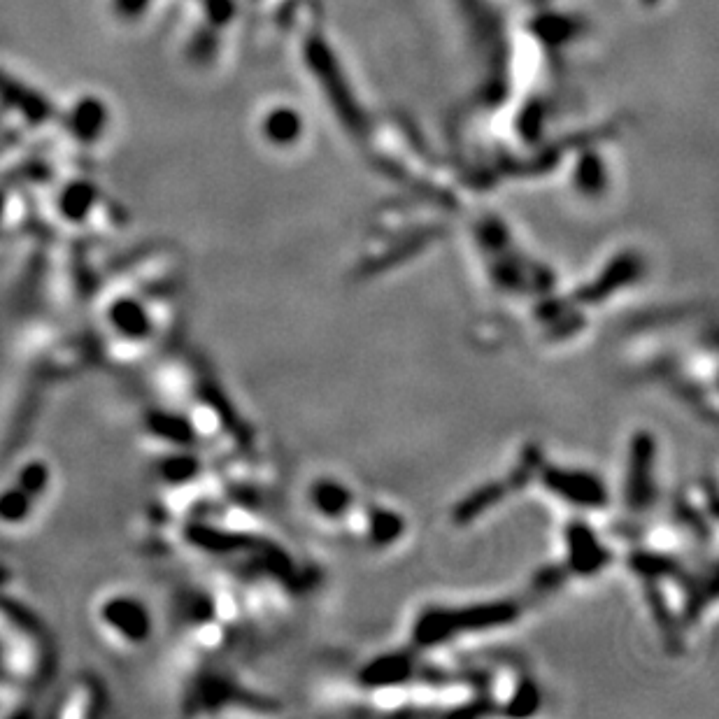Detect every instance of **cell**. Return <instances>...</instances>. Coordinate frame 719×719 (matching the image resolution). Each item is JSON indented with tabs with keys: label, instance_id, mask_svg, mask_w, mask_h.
<instances>
[{
	"label": "cell",
	"instance_id": "cell-1",
	"mask_svg": "<svg viewBox=\"0 0 719 719\" xmlns=\"http://www.w3.org/2000/svg\"><path fill=\"white\" fill-rule=\"evenodd\" d=\"M524 605L515 599H496L471 605H429L412 624L417 650L443 647L457 638L501 629L522 617Z\"/></svg>",
	"mask_w": 719,
	"mask_h": 719
},
{
	"label": "cell",
	"instance_id": "cell-2",
	"mask_svg": "<svg viewBox=\"0 0 719 719\" xmlns=\"http://www.w3.org/2000/svg\"><path fill=\"white\" fill-rule=\"evenodd\" d=\"M536 478L552 496L580 512L605 510L610 505L608 484L601 480V475L585 471V468L540 464Z\"/></svg>",
	"mask_w": 719,
	"mask_h": 719
},
{
	"label": "cell",
	"instance_id": "cell-3",
	"mask_svg": "<svg viewBox=\"0 0 719 719\" xmlns=\"http://www.w3.org/2000/svg\"><path fill=\"white\" fill-rule=\"evenodd\" d=\"M566 573L578 578H594L608 568L612 554L608 545L596 536L592 526L575 519L566 526Z\"/></svg>",
	"mask_w": 719,
	"mask_h": 719
},
{
	"label": "cell",
	"instance_id": "cell-4",
	"mask_svg": "<svg viewBox=\"0 0 719 719\" xmlns=\"http://www.w3.org/2000/svg\"><path fill=\"white\" fill-rule=\"evenodd\" d=\"M657 440L647 431H640L631 440L629 452V478H626V501L633 510H643L652 505L657 494Z\"/></svg>",
	"mask_w": 719,
	"mask_h": 719
},
{
	"label": "cell",
	"instance_id": "cell-5",
	"mask_svg": "<svg viewBox=\"0 0 719 719\" xmlns=\"http://www.w3.org/2000/svg\"><path fill=\"white\" fill-rule=\"evenodd\" d=\"M415 678V661L410 654H382L370 661L359 675V682L368 689H396Z\"/></svg>",
	"mask_w": 719,
	"mask_h": 719
},
{
	"label": "cell",
	"instance_id": "cell-6",
	"mask_svg": "<svg viewBox=\"0 0 719 719\" xmlns=\"http://www.w3.org/2000/svg\"><path fill=\"white\" fill-rule=\"evenodd\" d=\"M312 510L319 512V517L329 522H340L350 517L354 508V494L350 487H345L340 480H317L308 491Z\"/></svg>",
	"mask_w": 719,
	"mask_h": 719
},
{
	"label": "cell",
	"instance_id": "cell-7",
	"mask_svg": "<svg viewBox=\"0 0 719 719\" xmlns=\"http://www.w3.org/2000/svg\"><path fill=\"white\" fill-rule=\"evenodd\" d=\"M363 536H366L375 547H389L405 533V522L394 510L384 505H368L363 515Z\"/></svg>",
	"mask_w": 719,
	"mask_h": 719
}]
</instances>
